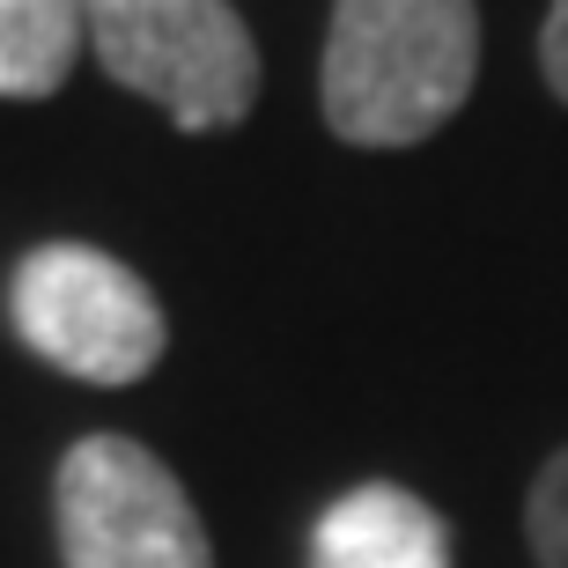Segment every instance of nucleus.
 I'll use <instances>...</instances> for the list:
<instances>
[{
    "label": "nucleus",
    "instance_id": "obj_1",
    "mask_svg": "<svg viewBox=\"0 0 568 568\" xmlns=\"http://www.w3.org/2000/svg\"><path fill=\"white\" fill-rule=\"evenodd\" d=\"M480 82V0H333L317 104L355 148H422Z\"/></svg>",
    "mask_w": 568,
    "mask_h": 568
},
{
    "label": "nucleus",
    "instance_id": "obj_2",
    "mask_svg": "<svg viewBox=\"0 0 568 568\" xmlns=\"http://www.w3.org/2000/svg\"><path fill=\"white\" fill-rule=\"evenodd\" d=\"M82 38L185 133H222L258 104V38L230 0H82Z\"/></svg>",
    "mask_w": 568,
    "mask_h": 568
},
{
    "label": "nucleus",
    "instance_id": "obj_3",
    "mask_svg": "<svg viewBox=\"0 0 568 568\" xmlns=\"http://www.w3.org/2000/svg\"><path fill=\"white\" fill-rule=\"evenodd\" d=\"M8 311L30 355L82 384H133L170 347L155 288L97 244H38L8 281Z\"/></svg>",
    "mask_w": 568,
    "mask_h": 568
},
{
    "label": "nucleus",
    "instance_id": "obj_4",
    "mask_svg": "<svg viewBox=\"0 0 568 568\" xmlns=\"http://www.w3.org/2000/svg\"><path fill=\"white\" fill-rule=\"evenodd\" d=\"M52 531L67 568H214L192 495L133 436H82L60 458Z\"/></svg>",
    "mask_w": 568,
    "mask_h": 568
},
{
    "label": "nucleus",
    "instance_id": "obj_5",
    "mask_svg": "<svg viewBox=\"0 0 568 568\" xmlns=\"http://www.w3.org/2000/svg\"><path fill=\"white\" fill-rule=\"evenodd\" d=\"M311 568H450V525L399 480L347 487L311 531Z\"/></svg>",
    "mask_w": 568,
    "mask_h": 568
},
{
    "label": "nucleus",
    "instance_id": "obj_6",
    "mask_svg": "<svg viewBox=\"0 0 568 568\" xmlns=\"http://www.w3.org/2000/svg\"><path fill=\"white\" fill-rule=\"evenodd\" d=\"M82 44V0H0V97H60Z\"/></svg>",
    "mask_w": 568,
    "mask_h": 568
},
{
    "label": "nucleus",
    "instance_id": "obj_7",
    "mask_svg": "<svg viewBox=\"0 0 568 568\" xmlns=\"http://www.w3.org/2000/svg\"><path fill=\"white\" fill-rule=\"evenodd\" d=\"M525 539L539 568H568V450L539 465V480L525 495Z\"/></svg>",
    "mask_w": 568,
    "mask_h": 568
},
{
    "label": "nucleus",
    "instance_id": "obj_8",
    "mask_svg": "<svg viewBox=\"0 0 568 568\" xmlns=\"http://www.w3.org/2000/svg\"><path fill=\"white\" fill-rule=\"evenodd\" d=\"M539 74H547V89L568 104V0H547V22H539Z\"/></svg>",
    "mask_w": 568,
    "mask_h": 568
}]
</instances>
